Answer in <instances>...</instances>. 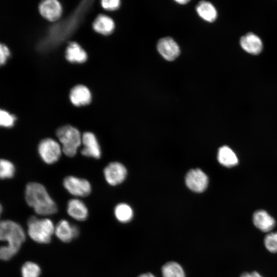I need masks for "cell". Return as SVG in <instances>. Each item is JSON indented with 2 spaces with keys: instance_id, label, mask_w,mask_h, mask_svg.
Returning a JSON list of instances; mask_svg holds the SVG:
<instances>
[{
  "instance_id": "e0dca14e",
  "label": "cell",
  "mask_w": 277,
  "mask_h": 277,
  "mask_svg": "<svg viewBox=\"0 0 277 277\" xmlns=\"http://www.w3.org/2000/svg\"><path fill=\"white\" fill-rule=\"evenodd\" d=\"M254 226L263 232L270 231L275 226V221L266 211L258 210L253 215Z\"/></svg>"
},
{
  "instance_id": "603a6c76",
  "label": "cell",
  "mask_w": 277,
  "mask_h": 277,
  "mask_svg": "<svg viewBox=\"0 0 277 277\" xmlns=\"http://www.w3.org/2000/svg\"><path fill=\"white\" fill-rule=\"evenodd\" d=\"M163 277H185L182 266L176 262H169L162 268Z\"/></svg>"
},
{
  "instance_id": "d4e9b609",
  "label": "cell",
  "mask_w": 277,
  "mask_h": 277,
  "mask_svg": "<svg viewBox=\"0 0 277 277\" xmlns=\"http://www.w3.org/2000/svg\"><path fill=\"white\" fill-rule=\"evenodd\" d=\"M15 172L13 163L8 160L2 159L0 161V177L2 180L12 178Z\"/></svg>"
},
{
  "instance_id": "8fae6325",
  "label": "cell",
  "mask_w": 277,
  "mask_h": 277,
  "mask_svg": "<svg viewBox=\"0 0 277 277\" xmlns=\"http://www.w3.org/2000/svg\"><path fill=\"white\" fill-rule=\"evenodd\" d=\"M185 182L187 187L196 192L204 191L207 187L208 179L200 169L190 170L186 174Z\"/></svg>"
},
{
  "instance_id": "1f68e13d",
  "label": "cell",
  "mask_w": 277,
  "mask_h": 277,
  "mask_svg": "<svg viewBox=\"0 0 277 277\" xmlns=\"http://www.w3.org/2000/svg\"><path fill=\"white\" fill-rule=\"evenodd\" d=\"M176 2L180 4H185L189 2V1L187 0H180V1H176Z\"/></svg>"
},
{
  "instance_id": "cb8c5ba5",
  "label": "cell",
  "mask_w": 277,
  "mask_h": 277,
  "mask_svg": "<svg viewBox=\"0 0 277 277\" xmlns=\"http://www.w3.org/2000/svg\"><path fill=\"white\" fill-rule=\"evenodd\" d=\"M115 218L120 222L127 223L131 221L133 217V211L128 205L125 203L117 204L114 208Z\"/></svg>"
},
{
  "instance_id": "f1b7e54d",
  "label": "cell",
  "mask_w": 277,
  "mask_h": 277,
  "mask_svg": "<svg viewBox=\"0 0 277 277\" xmlns=\"http://www.w3.org/2000/svg\"><path fill=\"white\" fill-rule=\"evenodd\" d=\"M10 52L8 48L4 44L0 45V64H4L9 56Z\"/></svg>"
},
{
  "instance_id": "3957f363",
  "label": "cell",
  "mask_w": 277,
  "mask_h": 277,
  "mask_svg": "<svg viewBox=\"0 0 277 277\" xmlns=\"http://www.w3.org/2000/svg\"><path fill=\"white\" fill-rule=\"evenodd\" d=\"M25 199L27 205L39 216L48 217L57 212L56 203L46 187L38 182H30L27 184Z\"/></svg>"
},
{
  "instance_id": "4316f807",
  "label": "cell",
  "mask_w": 277,
  "mask_h": 277,
  "mask_svg": "<svg viewBox=\"0 0 277 277\" xmlns=\"http://www.w3.org/2000/svg\"><path fill=\"white\" fill-rule=\"evenodd\" d=\"M264 245L266 249L271 252H277V232H271L266 235Z\"/></svg>"
},
{
  "instance_id": "5bb4252c",
  "label": "cell",
  "mask_w": 277,
  "mask_h": 277,
  "mask_svg": "<svg viewBox=\"0 0 277 277\" xmlns=\"http://www.w3.org/2000/svg\"><path fill=\"white\" fill-rule=\"evenodd\" d=\"M38 10L43 17L51 22L58 19L62 13L61 4L56 0H46L42 2L39 5Z\"/></svg>"
},
{
  "instance_id": "52a82bcc",
  "label": "cell",
  "mask_w": 277,
  "mask_h": 277,
  "mask_svg": "<svg viewBox=\"0 0 277 277\" xmlns=\"http://www.w3.org/2000/svg\"><path fill=\"white\" fill-rule=\"evenodd\" d=\"M63 185L69 194L77 198L86 197L92 191L91 185L88 180L74 175L65 177Z\"/></svg>"
},
{
  "instance_id": "9a60e30c",
  "label": "cell",
  "mask_w": 277,
  "mask_h": 277,
  "mask_svg": "<svg viewBox=\"0 0 277 277\" xmlns=\"http://www.w3.org/2000/svg\"><path fill=\"white\" fill-rule=\"evenodd\" d=\"M240 43L244 50L252 54L260 53L263 49L262 40L258 35L252 32L242 36Z\"/></svg>"
},
{
  "instance_id": "ba28073f",
  "label": "cell",
  "mask_w": 277,
  "mask_h": 277,
  "mask_svg": "<svg viewBox=\"0 0 277 277\" xmlns=\"http://www.w3.org/2000/svg\"><path fill=\"white\" fill-rule=\"evenodd\" d=\"M80 234L78 226L66 219H61L55 224L54 236L62 243H69L77 238Z\"/></svg>"
},
{
  "instance_id": "484cf974",
  "label": "cell",
  "mask_w": 277,
  "mask_h": 277,
  "mask_svg": "<svg viewBox=\"0 0 277 277\" xmlns=\"http://www.w3.org/2000/svg\"><path fill=\"white\" fill-rule=\"evenodd\" d=\"M16 117L5 110H0V125L6 128H12L14 126Z\"/></svg>"
},
{
  "instance_id": "6da1fadb",
  "label": "cell",
  "mask_w": 277,
  "mask_h": 277,
  "mask_svg": "<svg viewBox=\"0 0 277 277\" xmlns=\"http://www.w3.org/2000/svg\"><path fill=\"white\" fill-rule=\"evenodd\" d=\"M27 235L26 229L18 222L10 219L0 222V240L5 243L0 248V258L6 262L11 260L20 251Z\"/></svg>"
},
{
  "instance_id": "30bf717a",
  "label": "cell",
  "mask_w": 277,
  "mask_h": 277,
  "mask_svg": "<svg viewBox=\"0 0 277 277\" xmlns=\"http://www.w3.org/2000/svg\"><path fill=\"white\" fill-rule=\"evenodd\" d=\"M105 180L110 185L115 186L125 180L127 170L125 166L117 162L110 163L103 171Z\"/></svg>"
},
{
  "instance_id": "9c48e42d",
  "label": "cell",
  "mask_w": 277,
  "mask_h": 277,
  "mask_svg": "<svg viewBox=\"0 0 277 277\" xmlns=\"http://www.w3.org/2000/svg\"><path fill=\"white\" fill-rule=\"evenodd\" d=\"M81 154L86 157L99 159L101 156V147L94 133L85 131L82 134Z\"/></svg>"
},
{
  "instance_id": "7a4b0ae2",
  "label": "cell",
  "mask_w": 277,
  "mask_h": 277,
  "mask_svg": "<svg viewBox=\"0 0 277 277\" xmlns=\"http://www.w3.org/2000/svg\"><path fill=\"white\" fill-rule=\"evenodd\" d=\"M91 5V1H84L70 17L56 25L53 26L46 38L40 43L39 49L46 50L63 42L74 31L83 18L85 12Z\"/></svg>"
},
{
  "instance_id": "d6986e66",
  "label": "cell",
  "mask_w": 277,
  "mask_h": 277,
  "mask_svg": "<svg viewBox=\"0 0 277 277\" xmlns=\"http://www.w3.org/2000/svg\"><path fill=\"white\" fill-rule=\"evenodd\" d=\"M66 59L72 63H82L87 59V54L75 42L70 43L66 50Z\"/></svg>"
},
{
  "instance_id": "4dcf8cb0",
  "label": "cell",
  "mask_w": 277,
  "mask_h": 277,
  "mask_svg": "<svg viewBox=\"0 0 277 277\" xmlns=\"http://www.w3.org/2000/svg\"><path fill=\"white\" fill-rule=\"evenodd\" d=\"M138 277H155L151 273H146L140 275Z\"/></svg>"
},
{
  "instance_id": "8992f818",
  "label": "cell",
  "mask_w": 277,
  "mask_h": 277,
  "mask_svg": "<svg viewBox=\"0 0 277 277\" xmlns=\"http://www.w3.org/2000/svg\"><path fill=\"white\" fill-rule=\"evenodd\" d=\"M37 152L41 160L48 165L57 162L63 153L59 142L51 137H46L40 141L37 146Z\"/></svg>"
},
{
  "instance_id": "5b68a950",
  "label": "cell",
  "mask_w": 277,
  "mask_h": 277,
  "mask_svg": "<svg viewBox=\"0 0 277 277\" xmlns=\"http://www.w3.org/2000/svg\"><path fill=\"white\" fill-rule=\"evenodd\" d=\"M55 134L63 153L69 157H74L82 145V134L80 130L71 125H65L58 127Z\"/></svg>"
},
{
  "instance_id": "ac0fdd59",
  "label": "cell",
  "mask_w": 277,
  "mask_h": 277,
  "mask_svg": "<svg viewBox=\"0 0 277 277\" xmlns=\"http://www.w3.org/2000/svg\"><path fill=\"white\" fill-rule=\"evenodd\" d=\"M92 27L97 33L107 35L113 32L115 24L113 19L110 17L104 14H100L94 19Z\"/></svg>"
},
{
  "instance_id": "277c9868",
  "label": "cell",
  "mask_w": 277,
  "mask_h": 277,
  "mask_svg": "<svg viewBox=\"0 0 277 277\" xmlns=\"http://www.w3.org/2000/svg\"><path fill=\"white\" fill-rule=\"evenodd\" d=\"M55 225V224L48 217L32 215L27 221V237L35 243L48 244L54 236Z\"/></svg>"
},
{
  "instance_id": "44dd1931",
  "label": "cell",
  "mask_w": 277,
  "mask_h": 277,
  "mask_svg": "<svg viewBox=\"0 0 277 277\" xmlns=\"http://www.w3.org/2000/svg\"><path fill=\"white\" fill-rule=\"evenodd\" d=\"M217 159L221 164L228 167L235 166L238 163L236 154L230 148L227 146L220 148L218 151Z\"/></svg>"
},
{
  "instance_id": "7c38bea8",
  "label": "cell",
  "mask_w": 277,
  "mask_h": 277,
  "mask_svg": "<svg viewBox=\"0 0 277 277\" xmlns=\"http://www.w3.org/2000/svg\"><path fill=\"white\" fill-rule=\"evenodd\" d=\"M66 211L69 217L77 222L85 221L89 216V210L87 205L77 197L71 199L68 201Z\"/></svg>"
},
{
  "instance_id": "4fadbf2b",
  "label": "cell",
  "mask_w": 277,
  "mask_h": 277,
  "mask_svg": "<svg viewBox=\"0 0 277 277\" xmlns=\"http://www.w3.org/2000/svg\"><path fill=\"white\" fill-rule=\"evenodd\" d=\"M157 49L159 53L168 61L174 60L180 53L177 44L170 37H165L160 39L157 44Z\"/></svg>"
},
{
  "instance_id": "83f0119b",
  "label": "cell",
  "mask_w": 277,
  "mask_h": 277,
  "mask_svg": "<svg viewBox=\"0 0 277 277\" xmlns=\"http://www.w3.org/2000/svg\"><path fill=\"white\" fill-rule=\"evenodd\" d=\"M103 8L107 10H115L120 6V1L118 0H103L101 1Z\"/></svg>"
},
{
  "instance_id": "7402d4cb",
  "label": "cell",
  "mask_w": 277,
  "mask_h": 277,
  "mask_svg": "<svg viewBox=\"0 0 277 277\" xmlns=\"http://www.w3.org/2000/svg\"><path fill=\"white\" fill-rule=\"evenodd\" d=\"M42 270L40 265L33 261H26L21 265V277H41Z\"/></svg>"
},
{
  "instance_id": "ffe728a7",
  "label": "cell",
  "mask_w": 277,
  "mask_h": 277,
  "mask_svg": "<svg viewBox=\"0 0 277 277\" xmlns=\"http://www.w3.org/2000/svg\"><path fill=\"white\" fill-rule=\"evenodd\" d=\"M196 10L199 15L207 22H213L217 17V11L215 8L209 2L204 1L200 2L196 6Z\"/></svg>"
},
{
  "instance_id": "f546056e",
  "label": "cell",
  "mask_w": 277,
  "mask_h": 277,
  "mask_svg": "<svg viewBox=\"0 0 277 277\" xmlns=\"http://www.w3.org/2000/svg\"><path fill=\"white\" fill-rule=\"evenodd\" d=\"M241 277H263L257 272L252 273H244L242 274Z\"/></svg>"
},
{
  "instance_id": "2e32d148",
  "label": "cell",
  "mask_w": 277,
  "mask_h": 277,
  "mask_svg": "<svg viewBox=\"0 0 277 277\" xmlns=\"http://www.w3.org/2000/svg\"><path fill=\"white\" fill-rule=\"evenodd\" d=\"M70 100L71 103L75 106H85L91 102V95L87 87L78 85L71 90Z\"/></svg>"
}]
</instances>
